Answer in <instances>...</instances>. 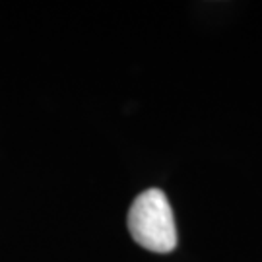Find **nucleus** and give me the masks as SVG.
Returning <instances> with one entry per match:
<instances>
[{"label":"nucleus","instance_id":"1","mask_svg":"<svg viewBox=\"0 0 262 262\" xmlns=\"http://www.w3.org/2000/svg\"><path fill=\"white\" fill-rule=\"evenodd\" d=\"M128 231L136 243L151 253H171L177 247V227L167 196L159 188L144 190L132 202Z\"/></svg>","mask_w":262,"mask_h":262}]
</instances>
